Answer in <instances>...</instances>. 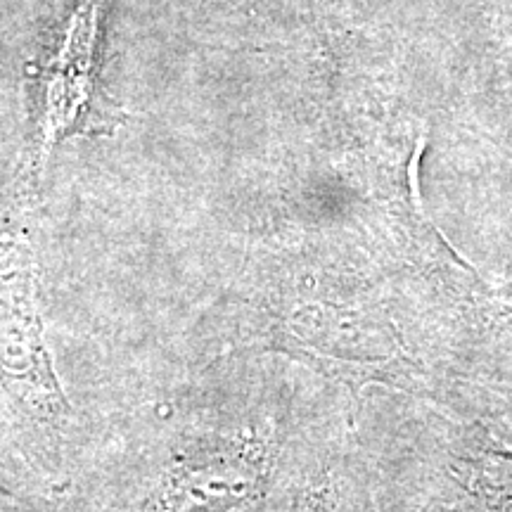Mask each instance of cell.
<instances>
[{
	"label": "cell",
	"instance_id": "obj_1",
	"mask_svg": "<svg viewBox=\"0 0 512 512\" xmlns=\"http://www.w3.org/2000/svg\"><path fill=\"white\" fill-rule=\"evenodd\" d=\"M102 0H83L43 74V136L53 145L79 124L95 93V46Z\"/></svg>",
	"mask_w": 512,
	"mask_h": 512
},
{
	"label": "cell",
	"instance_id": "obj_2",
	"mask_svg": "<svg viewBox=\"0 0 512 512\" xmlns=\"http://www.w3.org/2000/svg\"><path fill=\"white\" fill-rule=\"evenodd\" d=\"M486 505L491 512H512V453H489L486 465Z\"/></svg>",
	"mask_w": 512,
	"mask_h": 512
}]
</instances>
